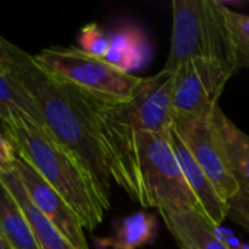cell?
Returning <instances> with one entry per match:
<instances>
[{"mask_svg": "<svg viewBox=\"0 0 249 249\" xmlns=\"http://www.w3.org/2000/svg\"><path fill=\"white\" fill-rule=\"evenodd\" d=\"M0 249H12L9 247L7 241L4 239V236L1 235V232H0Z\"/></svg>", "mask_w": 249, "mask_h": 249, "instance_id": "cell-23", "label": "cell"}, {"mask_svg": "<svg viewBox=\"0 0 249 249\" xmlns=\"http://www.w3.org/2000/svg\"><path fill=\"white\" fill-rule=\"evenodd\" d=\"M149 209L159 213H196L206 217L175 158L168 134L136 133Z\"/></svg>", "mask_w": 249, "mask_h": 249, "instance_id": "cell-4", "label": "cell"}, {"mask_svg": "<svg viewBox=\"0 0 249 249\" xmlns=\"http://www.w3.org/2000/svg\"><path fill=\"white\" fill-rule=\"evenodd\" d=\"M225 20L232 38L236 69H249V16L223 6Z\"/></svg>", "mask_w": 249, "mask_h": 249, "instance_id": "cell-19", "label": "cell"}, {"mask_svg": "<svg viewBox=\"0 0 249 249\" xmlns=\"http://www.w3.org/2000/svg\"><path fill=\"white\" fill-rule=\"evenodd\" d=\"M34 58L54 77L115 102H130L140 82V77L133 73H127L76 47L44 48Z\"/></svg>", "mask_w": 249, "mask_h": 249, "instance_id": "cell-6", "label": "cell"}, {"mask_svg": "<svg viewBox=\"0 0 249 249\" xmlns=\"http://www.w3.org/2000/svg\"><path fill=\"white\" fill-rule=\"evenodd\" d=\"M146 42L142 32L128 28L111 35V45L104 57L109 64L131 73L133 69L143 64L146 60Z\"/></svg>", "mask_w": 249, "mask_h": 249, "instance_id": "cell-18", "label": "cell"}, {"mask_svg": "<svg viewBox=\"0 0 249 249\" xmlns=\"http://www.w3.org/2000/svg\"><path fill=\"white\" fill-rule=\"evenodd\" d=\"M236 71L219 61L191 60L175 70L174 112L177 118H210L226 83Z\"/></svg>", "mask_w": 249, "mask_h": 249, "instance_id": "cell-7", "label": "cell"}, {"mask_svg": "<svg viewBox=\"0 0 249 249\" xmlns=\"http://www.w3.org/2000/svg\"><path fill=\"white\" fill-rule=\"evenodd\" d=\"M228 219L249 232V193L239 190L228 201Z\"/></svg>", "mask_w": 249, "mask_h": 249, "instance_id": "cell-21", "label": "cell"}, {"mask_svg": "<svg viewBox=\"0 0 249 249\" xmlns=\"http://www.w3.org/2000/svg\"><path fill=\"white\" fill-rule=\"evenodd\" d=\"M169 142L191 191L204 210L206 219L214 228H219L228 217V203L219 196L204 171L198 166L174 130L169 133Z\"/></svg>", "mask_w": 249, "mask_h": 249, "instance_id": "cell-11", "label": "cell"}, {"mask_svg": "<svg viewBox=\"0 0 249 249\" xmlns=\"http://www.w3.org/2000/svg\"><path fill=\"white\" fill-rule=\"evenodd\" d=\"M83 92L98 121L114 182L131 200L149 209L140 169L136 130L128 114L127 102H115L95 96L86 90Z\"/></svg>", "mask_w": 249, "mask_h": 249, "instance_id": "cell-5", "label": "cell"}, {"mask_svg": "<svg viewBox=\"0 0 249 249\" xmlns=\"http://www.w3.org/2000/svg\"><path fill=\"white\" fill-rule=\"evenodd\" d=\"M0 70H6V58H4L1 48H0Z\"/></svg>", "mask_w": 249, "mask_h": 249, "instance_id": "cell-24", "label": "cell"}, {"mask_svg": "<svg viewBox=\"0 0 249 249\" xmlns=\"http://www.w3.org/2000/svg\"><path fill=\"white\" fill-rule=\"evenodd\" d=\"M1 127L16 153L66 200L86 231H95L109 207L77 160L23 114L13 115Z\"/></svg>", "mask_w": 249, "mask_h": 249, "instance_id": "cell-2", "label": "cell"}, {"mask_svg": "<svg viewBox=\"0 0 249 249\" xmlns=\"http://www.w3.org/2000/svg\"><path fill=\"white\" fill-rule=\"evenodd\" d=\"M16 114L26 115L34 124L45 130L41 112L34 99L9 71L0 70V121L7 123Z\"/></svg>", "mask_w": 249, "mask_h": 249, "instance_id": "cell-16", "label": "cell"}, {"mask_svg": "<svg viewBox=\"0 0 249 249\" xmlns=\"http://www.w3.org/2000/svg\"><path fill=\"white\" fill-rule=\"evenodd\" d=\"M0 232L12 249H39L25 213L0 181Z\"/></svg>", "mask_w": 249, "mask_h": 249, "instance_id": "cell-15", "label": "cell"}, {"mask_svg": "<svg viewBox=\"0 0 249 249\" xmlns=\"http://www.w3.org/2000/svg\"><path fill=\"white\" fill-rule=\"evenodd\" d=\"M156 220L155 216L139 212L121 220L114 235L102 239V247L111 249H139L143 248L155 238Z\"/></svg>", "mask_w": 249, "mask_h": 249, "instance_id": "cell-17", "label": "cell"}, {"mask_svg": "<svg viewBox=\"0 0 249 249\" xmlns=\"http://www.w3.org/2000/svg\"><path fill=\"white\" fill-rule=\"evenodd\" d=\"M0 48L9 71L36 104L45 131L90 175L104 201L111 207L114 184L109 159L95 114L85 92L44 70L34 55L0 35Z\"/></svg>", "mask_w": 249, "mask_h": 249, "instance_id": "cell-1", "label": "cell"}, {"mask_svg": "<svg viewBox=\"0 0 249 249\" xmlns=\"http://www.w3.org/2000/svg\"><path fill=\"white\" fill-rule=\"evenodd\" d=\"M15 159L16 150L4 134V131L0 130V172L15 171Z\"/></svg>", "mask_w": 249, "mask_h": 249, "instance_id": "cell-22", "label": "cell"}, {"mask_svg": "<svg viewBox=\"0 0 249 249\" xmlns=\"http://www.w3.org/2000/svg\"><path fill=\"white\" fill-rule=\"evenodd\" d=\"M15 172L18 174L31 201L51 220L58 232L76 249H89L85 228L77 214L66 200L18 153L15 159Z\"/></svg>", "mask_w": 249, "mask_h": 249, "instance_id": "cell-10", "label": "cell"}, {"mask_svg": "<svg viewBox=\"0 0 249 249\" xmlns=\"http://www.w3.org/2000/svg\"><path fill=\"white\" fill-rule=\"evenodd\" d=\"M174 80L175 73L165 69L153 76L140 77L127 102L136 133L168 134L172 131L175 124Z\"/></svg>", "mask_w": 249, "mask_h": 249, "instance_id": "cell-9", "label": "cell"}, {"mask_svg": "<svg viewBox=\"0 0 249 249\" xmlns=\"http://www.w3.org/2000/svg\"><path fill=\"white\" fill-rule=\"evenodd\" d=\"M179 249H232L206 217L196 213H159Z\"/></svg>", "mask_w": 249, "mask_h": 249, "instance_id": "cell-12", "label": "cell"}, {"mask_svg": "<svg viewBox=\"0 0 249 249\" xmlns=\"http://www.w3.org/2000/svg\"><path fill=\"white\" fill-rule=\"evenodd\" d=\"M80 50L89 55L104 58L111 45V36L107 35L96 23H89L82 28L79 35Z\"/></svg>", "mask_w": 249, "mask_h": 249, "instance_id": "cell-20", "label": "cell"}, {"mask_svg": "<svg viewBox=\"0 0 249 249\" xmlns=\"http://www.w3.org/2000/svg\"><path fill=\"white\" fill-rule=\"evenodd\" d=\"M172 130L226 203L238 194L241 187L213 115L210 118H177Z\"/></svg>", "mask_w": 249, "mask_h": 249, "instance_id": "cell-8", "label": "cell"}, {"mask_svg": "<svg viewBox=\"0 0 249 249\" xmlns=\"http://www.w3.org/2000/svg\"><path fill=\"white\" fill-rule=\"evenodd\" d=\"M223 6L217 0L172 1V39L165 70L175 73L187 61L212 60L238 71Z\"/></svg>", "mask_w": 249, "mask_h": 249, "instance_id": "cell-3", "label": "cell"}, {"mask_svg": "<svg viewBox=\"0 0 249 249\" xmlns=\"http://www.w3.org/2000/svg\"><path fill=\"white\" fill-rule=\"evenodd\" d=\"M213 123L220 134L239 187L249 193V134L229 120L220 107L213 112Z\"/></svg>", "mask_w": 249, "mask_h": 249, "instance_id": "cell-14", "label": "cell"}, {"mask_svg": "<svg viewBox=\"0 0 249 249\" xmlns=\"http://www.w3.org/2000/svg\"><path fill=\"white\" fill-rule=\"evenodd\" d=\"M0 181L4 187L13 194L16 201L19 203L22 212L25 213L34 238L39 249H76L51 223V220L35 207V204L28 197L18 174L12 172H0Z\"/></svg>", "mask_w": 249, "mask_h": 249, "instance_id": "cell-13", "label": "cell"}]
</instances>
